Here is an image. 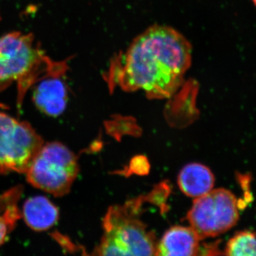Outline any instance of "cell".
<instances>
[{
    "label": "cell",
    "mask_w": 256,
    "mask_h": 256,
    "mask_svg": "<svg viewBox=\"0 0 256 256\" xmlns=\"http://www.w3.org/2000/svg\"><path fill=\"white\" fill-rule=\"evenodd\" d=\"M252 2H254V4H255L256 6V0H252Z\"/></svg>",
    "instance_id": "cell-13"
},
{
    "label": "cell",
    "mask_w": 256,
    "mask_h": 256,
    "mask_svg": "<svg viewBox=\"0 0 256 256\" xmlns=\"http://www.w3.org/2000/svg\"><path fill=\"white\" fill-rule=\"evenodd\" d=\"M202 240L191 226H175L158 242L156 256H201Z\"/></svg>",
    "instance_id": "cell-8"
},
{
    "label": "cell",
    "mask_w": 256,
    "mask_h": 256,
    "mask_svg": "<svg viewBox=\"0 0 256 256\" xmlns=\"http://www.w3.org/2000/svg\"><path fill=\"white\" fill-rule=\"evenodd\" d=\"M224 255L256 256V234L242 230L234 236L224 248Z\"/></svg>",
    "instance_id": "cell-12"
},
{
    "label": "cell",
    "mask_w": 256,
    "mask_h": 256,
    "mask_svg": "<svg viewBox=\"0 0 256 256\" xmlns=\"http://www.w3.org/2000/svg\"><path fill=\"white\" fill-rule=\"evenodd\" d=\"M22 216L30 228L36 232H44L57 223L60 210L46 197L36 196L24 202Z\"/></svg>",
    "instance_id": "cell-10"
},
{
    "label": "cell",
    "mask_w": 256,
    "mask_h": 256,
    "mask_svg": "<svg viewBox=\"0 0 256 256\" xmlns=\"http://www.w3.org/2000/svg\"><path fill=\"white\" fill-rule=\"evenodd\" d=\"M20 188H14L0 196V246H2L12 232L22 215L18 206Z\"/></svg>",
    "instance_id": "cell-11"
},
{
    "label": "cell",
    "mask_w": 256,
    "mask_h": 256,
    "mask_svg": "<svg viewBox=\"0 0 256 256\" xmlns=\"http://www.w3.org/2000/svg\"><path fill=\"white\" fill-rule=\"evenodd\" d=\"M44 143L28 122L0 112V174H25Z\"/></svg>",
    "instance_id": "cell-6"
},
{
    "label": "cell",
    "mask_w": 256,
    "mask_h": 256,
    "mask_svg": "<svg viewBox=\"0 0 256 256\" xmlns=\"http://www.w3.org/2000/svg\"><path fill=\"white\" fill-rule=\"evenodd\" d=\"M178 182L183 194L196 198L213 190L215 178L208 166L200 163H191L184 166L180 171Z\"/></svg>",
    "instance_id": "cell-9"
},
{
    "label": "cell",
    "mask_w": 256,
    "mask_h": 256,
    "mask_svg": "<svg viewBox=\"0 0 256 256\" xmlns=\"http://www.w3.org/2000/svg\"><path fill=\"white\" fill-rule=\"evenodd\" d=\"M78 172L74 152L62 143L52 142L44 143L25 174L32 186L60 197L68 194Z\"/></svg>",
    "instance_id": "cell-4"
},
{
    "label": "cell",
    "mask_w": 256,
    "mask_h": 256,
    "mask_svg": "<svg viewBox=\"0 0 256 256\" xmlns=\"http://www.w3.org/2000/svg\"><path fill=\"white\" fill-rule=\"evenodd\" d=\"M191 64L188 40L174 28L154 26L114 57L106 79L114 88L142 90L152 99L168 98L181 86Z\"/></svg>",
    "instance_id": "cell-1"
},
{
    "label": "cell",
    "mask_w": 256,
    "mask_h": 256,
    "mask_svg": "<svg viewBox=\"0 0 256 256\" xmlns=\"http://www.w3.org/2000/svg\"><path fill=\"white\" fill-rule=\"evenodd\" d=\"M140 198L110 206L102 220L104 235L98 256H156V235L140 220Z\"/></svg>",
    "instance_id": "cell-3"
},
{
    "label": "cell",
    "mask_w": 256,
    "mask_h": 256,
    "mask_svg": "<svg viewBox=\"0 0 256 256\" xmlns=\"http://www.w3.org/2000/svg\"><path fill=\"white\" fill-rule=\"evenodd\" d=\"M240 203L234 194L226 188L212 190L194 198L188 220L202 240L226 233L238 223Z\"/></svg>",
    "instance_id": "cell-5"
},
{
    "label": "cell",
    "mask_w": 256,
    "mask_h": 256,
    "mask_svg": "<svg viewBox=\"0 0 256 256\" xmlns=\"http://www.w3.org/2000/svg\"><path fill=\"white\" fill-rule=\"evenodd\" d=\"M55 62L38 46L31 34L13 32L0 37V92L18 84V106L21 108L28 89L44 76L66 65Z\"/></svg>",
    "instance_id": "cell-2"
},
{
    "label": "cell",
    "mask_w": 256,
    "mask_h": 256,
    "mask_svg": "<svg viewBox=\"0 0 256 256\" xmlns=\"http://www.w3.org/2000/svg\"><path fill=\"white\" fill-rule=\"evenodd\" d=\"M68 64L44 76L33 86L32 100L42 114L57 117L66 108L68 87L66 82Z\"/></svg>",
    "instance_id": "cell-7"
}]
</instances>
